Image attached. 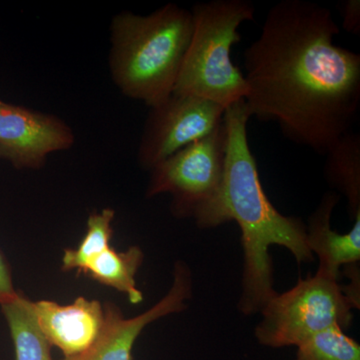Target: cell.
Masks as SVG:
<instances>
[{
	"instance_id": "1",
	"label": "cell",
	"mask_w": 360,
	"mask_h": 360,
	"mask_svg": "<svg viewBox=\"0 0 360 360\" xmlns=\"http://www.w3.org/2000/svg\"><path fill=\"white\" fill-rule=\"evenodd\" d=\"M338 34L326 7L283 0L243 54L250 117L319 155L352 131L360 108V56L335 45Z\"/></svg>"
},
{
	"instance_id": "2",
	"label": "cell",
	"mask_w": 360,
	"mask_h": 360,
	"mask_svg": "<svg viewBox=\"0 0 360 360\" xmlns=\"http://www.w3.org/2000/svg\"><path fill=\"white\" fill-rule=\"evenodd\" d=\"M250 118L245 99L225 110L227 141L221 186L217 196L194 217L201 229L231 221L238 224L243 274L238 307L245 315L262 311L277 295L270 246L288 248L300 264L312 262L314 258L307 245V226L302 220L279 212L264 193L248 143Z\"/></svg>"
},
{
	"instance_id": "3",
	"label": "cell",
	"mask_w": 360,
	"mask_h": 360,
	"mask_svg": "<svg viewBox=\"0 0 360 360\" xmlns=\"http://www.w3.org/2000/svg\"><path fill=\"white\" fill-rule=\"evenodd\" d=\"M193 30L191 11L174 4L148 15L116 14L110 23L108 63L123 96L149 108L172 96Z\"/></svg>"
},
{
	"instance_id": "4",
	"label": "cell",
	"mask_w": 360,
	"mask_h": 360,
	"mask_svg": "<svg viewBox=\"0 0 360 360\" xmlns=\"http://www.w3.org/2000/svg\"><path fill=\"white\" fill-rule=\"evenodd\" d=\"M191 11L193 34L174 94L201 97L226 110L248 91L245 75L232 63L231 49L240 41L239 26L255 18V6L248 0H212Z\"/></svg>"
},
{
	"instance_id": "5",
	"label": "cell",
	"mask_w": 360,
	"mask_h": 360,
	"mask_svg": "<svg viewBox=\"0 0 360 360\" xmlns=\"http://www.w3.org/2000/svg\"><path fill=\"white\" fill-rule=\"evenodd\" d=\"M354 309L359 307L345 295L338 281L316 272L298 279L291 290L277 293L265 304L255 338L264 347H298L333 326L343 330L349 328Z\"/></svg>"
},
{
	"instance_id": "6",
	"label": "cell",
	"mask_w": 360,
	"mask_h": 360,
	"mask_svg": "<svg viewBox=\"0 0 360 360\" xmlns=\"http://www.w3.org/2000/svg\"><path fill=\"white\" fill-rule=\"evenodd\" d=\"M226 141L224 122L208 136L156 165L150 170L146 198L169 193L175 217L194 219L219 193L224 177Z\"/></svg>"
},
{
	"instance_id": "7",
	"label": "cell",
	"mask_w": 360,
	"mask_h": 360,
	"mask_svg": "<svg viewBox=\"0 0 360 360\" xmlns=\"http://www.w3.org/2000/svg\"><path fill=\"white\" fill-rule=\"evenodd\" d=\"M225 108L188 94H172L150 108L139 142V165L150 172L177 151L200 141L224 122Z\"/></svg>"
},
{
	"instance_id": "8",
	"label": "cell",
	"mask_w": 360,
	"mask_h": 360,
	"mask_svg": "<svg viewBox=\"0 0 360 360\" xmlns=\"http://www.w3.org/2000/svg\"><path fill=\"white\" fill-rule=\"evenodd\" d=\"M75 143V132L58 115L0 98V160L16 169H41L49 155Z\"/></svg>"
},
{
	"instance_id": "9",
	"label": "cell",
	"mask_w": 360,
	"mask_h": 360,
	"mask_svg": "<svg viewBox=\"0 0 360 360\" xmlns=\"http://www.w3.org/2000/svg\"><path fill=\"white\" fill-rule=\"evenodd\" d=\"M174 283L167 295L143 314L125 319L113 303L104 304V321L101 333L84 352L63 360H132V348L142 330L161 317L186 309L193 295L191 272L186 264L176 262Z\"/></svg>"
},
{
	"instance_id": "10",
	"label": "cell",
	"mask_w": 360,
	"mask_h": 360,
	"mask_svg": "<svg viewBox=\"0 0 360 360\" xmlns=\"http://www.w3.org/2000/svg\"><path fill=\"white\" fill-rule=\"evenodd\" d=\"M33 310L49 345L58 347L65 357L87 349L103 328V305L98 300H86L84 296L68 305L39 300L33 302Z\"/></svg>"
},
{
	"instance_id": "11",
	"label": "cell",
	"mask_w": 360,
	"mask_h": 360,
	"mask_svg": "<svg viewBox=\"0 0 360 360\" xmlns=\"http://www.w3.org/2000/svg\"><path fill=\"white\" fill-rule=\"evenodd\" d=\"M338 200L335 193L324 194L307 227V245L319 259L317 272L335 281L340 278V266L359 264L360 260V215L347 233L331 229V215Z\"/></svg>"
},
{
	"instance_id": "12",
	"label": "cell",
	"mask_w": 360,
	"mask_h": 360,
	"mask_svg": "<svg viewBox=\"0 0 360 360\" xmlns=\"http://www.w3.org/2000/svg\"><path fill=\"white\" fill-rule=\"evenodd\" d=\"M326 155V180L347 198L348 212L355 219L360 215V135H343Z\"/></svg>"
},
{
	"instance_id": "13",
	"label": "cell",
	"mask_w": 360,
	"mask_h": 360,
	"mask_svg": "<svg viewBox=\"0 0 360 360\" xmlns=\"http://www.w3.org/2000/svg\"><path fill=\"white\" fill-rule=\"evenodd\" d=\"M13 338L15 360H53L51 345L37 323L33 302L20 291L0 304Z\"/></svg>"
},
{
	"instance_id": "14",
	"label": "cell",
	"mask_w": 360,
	"mask_h": 360,
	"mask_svg": "<svg viewBox=\"0 0 360 360\" xmlns=\"http://www.w3.org/2000/svg\"><path fill=\"white\" fill-rule=\"evenodd\" d=\"M143 257L139 246H131L122 252L110 248L90 262L84 274L97 283L124 293L132 304H139L143 300V295L136 288L135 276Z\"/></svg>"
},
{
	"instance_id": "15",
	"label": "cell",
	"mask_w": 360,
	"mask_h": 360,
	"mask_svg": "<svg viewBox=\"0 0 360 360\" xmlns=\"http://www.w3.org/2000/svg\"><path fill=\"white\" fill-rule=\"evenodd\" d=\"M115 212L104 208L94 212L87 219V229L84 238L75 250H65L63 257V271L77 270L78 274L85 272L90 262L110 248L113 236L112 221Z\"/></svg>"
},
{
	"instance_id": "16",
	"label": "cell",
	"mask_w": 360,
	"mask_h": 360,
	"mask_svg": "<svg viewBox=\"0 0 360 360\" xmlns=\"http://www.w3.org/2000/svg\"><path fill=\"white\" fill-rule=\"evenodd\" d=\"M296 360H360V345L333 326L297 347Z\"/></svg>"
},
{
	"instance_id": "17",
	"label": "cell",
	"mask_w": 360,
	"mask_h": 360,
	"mask_svg": "<svg viewBox=\"0 0 360 360\" xmlns=\"http://www.w3.org/2000/svg\"><path fill=\"white\" fill-rule=\"evenodd\" d=\"M340 13L342 15V26L347 32L360 34V1L345 0L341 2Z\"/></svg>"
},
{
	"instance_id": "18",
	"label": "cell",
	"mask_w": 360,
	"mask_h": 360,
	"mask_svg": "<svg viewBox=\"0 0 360 360\" xmlns=\"http://www.w3.org/2000/svg\"><path fill=\"white\" fill-rule=\"evenodd\" d=\"M18 295L13 286V274L8 260L0 250V304L9 302Z\"/></svg>"
}]
</instances>
